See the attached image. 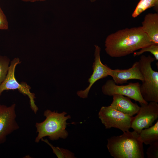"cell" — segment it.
<instances>
[{
  "mask_svg": "<svg viewBox=\"0 0 158 158\" xmlns=\"http://www.w3.org/2000/svg\"><path fill=\"white\" fill-rule=\"evenodd\" d=\"M41 140L48 144L52 148L53 152L59 158H75L74 154L70 150L59 147H55L50 143L47 139L42 138Z\"/></svg>",
  "mask_w": 158,
  "mask_h": 158,
  "instance_id": "16",
  "label": "cell"
},
{
  "mask_svg": "<svg viewBox=\"0 0 158 158\" xmlns=\"http://www.w3.org/2000/svg\"><path fill=\"white\" fill-rule=\"evenodd\" d=\"M65 111L59 113L49 109L45 111L43 115L46 118L43 121L35 124L36 132L37 133L35 142L38 143L44 137L48 136L52 141L56 140L59 138L65 139L68 133L66 130L68 123L66 121L71 118L70 115H65Z\"/></svg>",
  "mask_w": 158,
  "mask_h": 158,
  "instance_id": "3",
  "label": "cell"
},
{
  "mask_svg": "<svg viewBox=\"0 0 158 158\" xmlns=\"http://www.w3.org/2000/svg\"><path fill=\"white\" fill-rule=\"evenodd\" d=\"M24 1L34 2L37 1H43L46 0H21Z\"/></svg>",
  "mask_w": 158,
  "mask_h": 158,
  "instance_id": "21",
  "label": "cell"
},
{
  "mask_svg": "<svg viewBox=\"0 0 158 158\" xmlns=\"http://www.w3.org/2000/svg\"><path fill=\"white\" fill-rule=\"evenodd\" d=\"M10 59L6 56L0 55V85L5 79L9 68Z\"/></svg>",
  "mask_w": 158,
  "mask_h": 158,
  "instance_id": "17",
  "label": "cell"
},
{
  "mask_svg": "<svg viewBox=\"0 0 158 158\" xmlns=\"http://www.w3.org/2000/svg\"><path fill=\"white\" fill-rule=\"evenodd\" d=\"M143 144L138 133L135 130L128 131L108 138L107 146L114 158H144Z\"/></svg>",
  "mask_w": 158,
  "mask_h": 158,
  "instance_id": "2",
  "label": "cell"
},
{
  "mask_svg": "<svg viewBox=\"0 0 158 158\" xmlns=\"http://www.w3.org/2000/svg\"><path fill=\"white\" fill-rule=\"evenodd\" d=\"M140 109L137 115L133 117L131 128L139 134L144 128L152 125L158 118V104L155 102L140 103Z\"/></svg>",
  "mask_w": 158,
  "mask_h": 158,
  "instance_id": "7",
  "label": "cell"
},
{
  "mask_svg": "<svg viewBox=\"0 0 158 158\" xmlns=\"http://www.w3.org/2000/svg\"><path fill=\"white\" fill-rule=\"evenodd\" d=\"M153 43L141 26L126 28L107 37L105 50L110 56L119 58L133 53Z\"/></svg>",
  "mask_w": 158,
  "mask_h": 158,
  "instance_id": "1",
  "label": "cell"
},
{
  "mask_svg": "<svg viewBox=\"0 0 158 158\" xmlns=\"http://www.w3.org/2000/svg\"><path fill=\"white\" fill-rule=\"evenodd\" d=\"M142 29L152 42L158 44V13H149L142 22Z\"/></svg>",
  "mask_w": 158,
  "mask_h": 158,
  "instance_id": "13",
  "label": "cell"
},
{
  "mask_svg": "<svg viewBox=\"0 0 158 158\" xmlns=\"http://www.w3.org/2000/svg\"><path fill=\"white\" fill-rule=\"evenodd\" d=\"M151 53L154 56L155 60H158V44L153 43L140 49L138 51H135L133 53V56H139L145 52Z\"/></svg>",
  "mask_w": 158,
  "mask_h": 158,
  "instance_id": "18",
  "label": "cell"
},
{
  "mask_svg": "<svg viewBox=\"0 0 158 158\" xmlns=\"http://www.w3.org/2000/svg\"><path fill=\"white\" fill-rule=\"evenodd\" d=\"M112 96L113 101L110 106L116 110L130 116H133L139 111L140 107L137 103L132 102L130 98L118 95Z\"/></svg>",
  "mask_w": 158,
  "mask_h": 158,
  "instance_id": "12",
  "label": "cell"
},
{
  "mask_svg": "<svg viewBox=\"0 0 158 158\" xmlns=\"http://www.w3.org/2000/svg\"><path fill=\"white\" fill-rule=\"evenodd\" d=\"M20 62L18 58H15L11 61L6 77L0 85V96L5 90H18L20 93L28 96L29 99L30 107L33 112L36 114L38 108L35 103V94L30 92L31 87L30 86L24 82L19 83L15 76L16 66Z\"/></svg>",
  "mask_w": 158,
  "mask_h": 158,
  "instance_id": "5",
  "label": "cell"
},
{
  "mask_svg": "<svg viewBox=\"0 0 158 158\" xmlns=\"http://www.w3.org/2000/svg\"><path fill=\"white\" fill-rule=\"evenodd\" d=\"M154 7L158 13V0H140L132 14V17L135 18L147 9Z\"/></svg>",
  "mask_w": 158,
  "mask_h": 158,
  "instance_id": "15",
  "label": "cell"
},
{
  "mask_svg": "<svg viewBox=\"0 0 158 158\" xmlns=\"http://www.w3.org/2000/svg\"><path fill=\"white\" fill-rule=\"evenodd\" d=\"M146 153L148 158H158V142L150 145Z\"/></svg>",
  "mask_w": 158,
  "mask_h": 158,
  "instance_id": "19",
  "label": "cell"
},
{
  "mask_svg": "<svg viewBox=\"0 0 158 158\" xmlns=\"http://www.w3.org/2000/svg\"><path fill=\"white\" fill-rule=\"evenodd\" d=\"M155 60L149 55H142L138 61L144 80L140 86V91L146 102L158 103V72L154 70L151 63Z\"/></svg>",
  "mask_w": 158,
  "mask_h": 158,
  "instance_id": "4",
  "label": "cell"
},
{
  "mask_svg": "<svg viewBox=\"0 0 158 158\" xmlns=\"http://www.w3.org/2000/svg\"><path fill=\"white\" fill-rule=\"evenodd\" d=\"M139 135L141 141L146 145L158 142V120L153 126L142 129Z\"/></svg>",
  "mask_w": 158,
  "mask_h": 158,
  "instance_id": "14",
  "label": "cell"
},
{
  "mask_svg": "<svg viewBox=\"0 0 158 158\" xmlns=\"http://www.w3.org/2000/svg\"><path fill=\"white\" fill-rule=\"evenodd\" d=\"M8 27V23L6 17L0 6V30H7Z\"/></svg>",
  "mask_w": 158,
  "mask_h": 158,
  "instance_id": "20",
  "label": "cell"
},
{
  "mask_svg": "<svg viewBox=\"0 0 158 158\" xmlns=\"http://www.w3.org/2000/svg\"><path fill=\"white\" fill-rule=\"evenodd\" d=\"M16 104L7 107L0 105V144L4 143L7 136L19 129L16 121Z\"/></svg>",
  "mask_w": 158,
  "mask_h": 158,
  "instance_id": "9",
  "label": "cell"
},
{
  "mask_svg": "<svg viewBox=\"0 0 158 158\" xmlns=\"http://www.w3.org/2000/svg\"><path fill=\"white\" fill-rule=\"evenodd\" d=\"M140 84L139 82L130 83L125 85H117L113 80H107L102 86L103 93L105 95L112 96L116 95L128 97L139 103H147L142 98L140 91Z\"/></svg>",
  "mask_w": 158,
  "mask_h": 158,
  "instance_id": "8",
  "label": "cell"
},
{
  "mask_svg": "<svg viewBox=\"0 0 158 158\" xmlns=\"http://www.w3.org/2000/svg\"><path fill=\"white\" fill-rule=\"evenodd\" d=\"M95 59L92 67L93 72L88 79L89 85L84 90L78 91L77 92L79 97L83 99L87 97L90 89L96 82L109 76V67L106 65L103 64L101 60V48L97 45H95Z\"/></svg>",
  "mask_w": 158,
  "mask_h": 158,
  "instance_id": "10",
  "label": "cell"
},
{
  "mask_svg": "<svg viewBox=\"0 0 158 158\" xmlns=\"http://www.w3.org/2000/svg\"><path fill=\"white\" fill-rule=\"evenodd\" d=\"M91 2H93L98 0H90Z\"/></svg>",
  "mask_w": 158,
  "mask_h": 158,
  "instance_id": "22",
  "label": "cell"
},
{
  "mask_svg": "<svg viewBox=\"0 0 158 158\" xmlns=\"http://www.w3.org/2000/svg\"><path fill=\"white\" fill-rule=\"evenodd\" d=\"M109 75L111 76L116 84L126 83L130 80L137 79L143 81L144 78L140 69L138 61L135 62L132 66L125 69H112L108 68Z\"/></svg>",
  "mask_w": 158,
  "mask_h": 158,
  "instance_id": "11",
  "label": "cell"
},
{
  "mask_svg": "<svg viewBox=\"0 0 158 158\" xmlns=\"http://www.w3.org/2000/svg\"><path fill=\"white\" fill-rule=\"evenodd\" d=\"M98 117L106 129L114 128L123 132L129 131L133 117L126 114L110 105L102 107Z\"/></svg>",
  "mask_w": 158,
  "mask_h": 158,
  "instance_id": "6",
  "label": "cell"
}]
</instances>
